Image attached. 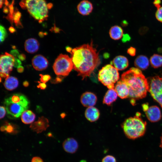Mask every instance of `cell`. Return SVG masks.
I'll return each instance as SVG.
<instances>
[{
  "label": "cell",
  "instance_id": "obj_1",
  "mask_svg": "<svg viewBox=\"0 0 162 162\" xmlns=\"http://www.w3.org/2000/svg\"><path fill=\"white\" fill-rule=\"evenodd\" d=\"M66 49L71 54L73 69L82 80L90 76L100 63L99 53L93 47L92 40L90 44L74 48L67 46Z\"/></svg>",
  "mask_w": 162,
  "mask_h": 162
},
{
  "label": "cell",
  "instance_id": "obj_2",
  "mask_svg": "<svg viewBox=\"0 0 162 162\" xmlns=\"http://www.w3.org/2000/svg\"><path fill=\"white\" fill-rule=\"evenodd\" d=\"M121 80L127 86L129 91V97L135 100L145 97L148 91V80L142 74H137L130 70L121 75Z\"/></svg>",
  "mask_w": 162,
  "mask_h": 162
},
{
  "label": "cell",
  "instance_id": "obj_3",
  "mask_svg": "<svg viewBox=\"0 0 162 162\" xmlns=\"http://www.w3.org/2000/svg\"><path fill=\"white\" fill-rule=\"evenodd\" d=\"M4 104L8 114L17 118L28 108L29 102L25 95L17 93L5 99Z\"/></svg>",
  "mask_w": 162,
  "mask_h": 162
},
{
  "label": "cell",
  "instance_id": "obj_4",
  "mask_svg": "<svg viewBox=\"0 0 162 162\" xmlns=\"http://www.w3.org/2000/svg\"><path fill=\"white\" fill-rule=\"evenodd\" d=\"M146 122L140 117L135 116L126 119L122 127L126 136L128 138L135 139L143 136L145 133Z\"/></svg>",
  "mask_w": 162,
  "mask_h": 162
},
{
  "label": "cell",
  "instance_id": "obj_5",
  "mask_svg": "<svg viewBox=\"0 0 162 162\" xmlns=\"http://www.w3.org/2000/svg\"><path fill=\"white\" fill-rule=\"evenodd\" d=\"M24 5L29 14L39 22L47 18L49 6L45 0H25Z\"/></svg>",
  "mask_w": 162,
  "mask_h": 162
},
{
  "label": "cell",
  "instance_id": "obj_6",
  "mask_svg": "<svg viewBox=\"0 0 162 162\" xmlns=\"http://www.w3.org/2000/svg\"><path fill=\"white\" fill-rule=\"evenodd\" d=\"M98 78L109 89H114L115 83L119 79L118 70L112 65L107 64L99 70Z\"/></svg>",
  "mask_w": 162,
  "mask_h": 162
},
{
  "label": "cell",
  "instance_id": "obj_7",
  "mask_svg": "<svg viewBox=\"0 0 162 162\" xmlns=\"http://www.w3.org/2000/svg\"><path fill=\"white\" fill-rule=\"evenodd\" d=\"M53 68L57 75L64 76L68 75L73 69L71 58L68 55L60 54L56 59Z\"/></svg>",
  "mask_w": 162,
  "mask_h": 162
},
{
  "label": "cell",
  "instance_id": "obj_8",
  "mask_svg": "<svg viewBox=\"0 0 162 162\" xmlns=\"http://www.w3.org/2000/svg\"><path fill=\"white\" fill-rule=\"evenodd\" d=\"M148 82V92L162 108V78L154 76L151 78Z\"/></svg>",
  "mask_w": 162,
  "mask_h": 162
},
{
  "label": "cell",
  "instance_id": "obj_9",
  "mask_svg": "<svg viewBox=\"0 0 162 162\" xmlns=\"http://www.w3.org/2000/svg\"><path fill=\"white\" fill-rule=\"evenodd\" d=\"M15 58L14 56L5 52L0 56V76L2 78L9 76V74L12 70L14 65Z\"/></svg>",
  "mask_w": 162,
  "mask_h": 162
},
{
  "label": "cell",
  "instance_id": "obj_10",
  "mask_svg": "<svg viewBox=\"0 0 162 162\" xmlns=\"http://www.w3.org/2000/svg\"><path fill=\"white\" fill-rule=\"evenodd\" d=\"M32 64L35 70L41 71L47 68L48 65V62L44 56L39 54L33 57L32 60Z\"/></svg>",
  "mask_w": 162,
  "mask_h": 162
},
{
  "label": "cell",
  "instance_id": "obj_11",
  "mask_svg": "<svg viewBox=\"0 0 162 162\" xmlns=\"http://www.w3.org/2000/svg\"><path fill=\"white\" fill-rule=\"evenodd\" d=\"M49 126L48 119L42 116L37 121L32 124L30 127L34 131L39 133L45 131Z\"/></svg>",
  "mask_w": 162,
  "mask_h": 162
},
{
  "label": "cell",
  "instance_id": "obj_12",
  "mask_svg": "<svg viewBox=\"0 0 162 162\" xmlns=\"http://www.w3.org/2000/svg\"><path fill=\"white\" fill-rule=\"evenodd\" d=\"M97 100V96L94 93L87 92L83 93L80 98L82 104L84 106H93L96 104Z\"/></svg>",
  "mask_w": 162,
  "mask_h": 162
},
{
  "label": "cell",
  "instance_id": "obj_13",
  "mask_svg": "<svg viewBox=\"0 0 162 162\" xmlns=\"http://www.w3.org/2000/svg\"><path fill=\"white\" fill-rule=\"evenodd\" d=\"M148 119L152 122L159 121L161 117V114L160 108L156 106H152L149 107L146 112Z\"/></svg>",
  "mask_w": 162,
  "mask_h": 162
},
{
  "label": "cell",
  "instance_id": "obj_14",
  "mask_svg": "<svg viewBox=\"0 0 162 162\" xmlns=\"http://www.w3.org/2000/svg\"><path fill=\"white\" fill-rule=\"evenodd\" d=\"M93 9L92 3L88 0H83L81 1L77 6V9L78 12L83 16L89 15L92 12Z\"/></svg>",
  "mask_w": 162,
  "mask_h": 162
},
{
  "label": "cell",
  "instance_id": "obj_15",
  "mask_svg": "<svg viewBox=\"0 0 162 162\" xmlns=\"http://www.w3.org/2000/svg\"><path fill=\"white\" fill-rule=\"evenodd\" d=\"M62 146L64 150L66 152L73 154L77 150L79 145L76 140L73 138H69L66 139L63 142Z\"/></svg>",
  "mask_w": 162,
  "mask_h": 162
},
{
  "label": "cell",
  "instance_id": "obj_16",
  "mask_svg": "<svg viewBox=\"0 0 162 162\" xmlns=\"http://www.w3.org/2000/svg\"><path fill=\"white\" fill-rule=\"evenodd\" d=\"M118 95L122 99L129 97V91L126 84L122 80L117 82L114 88Z\"/></svg>",
  "mask_w": 162,
  "mask_h": 162
},
{
  "label": "cell",
  "instance_id": "obj_17",
  "mask_svg": "<svg viewBox=\"0 0 162 162\" xmlns=\"http://www.w3.org/2000/svg\"><path fill=\"white\" fill-rule=\"evenodd\" d=\"M113 66L118 70H123L128 66V61L126 57L122 56H117L112 62Z\"/></svg>",
  "mask_w": 162,
  "mask_h": 162
},
{
  "label": "cell",
  "instance_id": "obj_18",
  "mask_svg": "<svg viewBox=\"0 0 162 162\" xmlns=\"http://www.w3.org/2000/svg\"><path fill=\"white\" fill-rule=\"evenodd\" d=\"M39 44L35 39L30 38L26 40L24 44L25 50L28 53H33L38 50Z\"/></svg>",
  "mask_w": 162,
  "mask_h": 162
},
{
  "label": "cell",
  "instance_id": "obj_19",
  "mask_svg": "<svg viewBox=\"0 0 162 162\" xmlns=\"http://www.w3.org/2000/svg\"><path fill=\"white\" fill-rule=\"evenodd\" d=\"M99 110L94 106L88 107L86 110L85 115L86 119L91 122L96 121L100 116Z\"/></svg>",
  "mask_w": 162,
  "mask_h": 162
},
{
  "label": "cell",
  "instance_id": "obj_20",
  "mask_svg": "<svg viewBox=\"0 0 162 162\" xmlns=\"http://www.w3.org/2000/svg\"><path fill=\"white\" fill-rule=\"evenodd\" d=\"M150 61L146 56L141 55L138 56L134 61V64L138 68L141 70H144L148 67Z\"/></svg>",
  "mask_w": 162,
  "mask_h": 162
},
{
  "label": "cell",
  "instance_id": "obj_21",
  "mask_svg": "<svg viewBox=\"0 0 162 162\" xmlns=\"http://www.w3.org/2000/svg\"><path fill=\"white\" fill-rule=\"evenodd\" d=\"M117 94L114 88L109 89L106 92L103 100V103L110 105L117 99Z\"/></svg>",
  "mask_w": 162,
  "mask_h": 162
},
{
  "label": "cell",
  "instance_id": "obj_22",
  "mask_svg": "<svg viewBox=\"0 0 162 162\" xmlns=\"http://www.w3.org/2000/svg\"><path fill=\"white\" fill-rule=\"evenodd\" d=\"M19 82L16 78L12 76H9L6 78L4 85L7 90L11 91L16 88Z\"/></svg>",
  "mask_w": 162,
  "mask_h": 162
},
{
  "label": "cell",
  "instance_id": "obj_23",
  "mask_svg": "<svg viewBox=\"0 0 162 162\" xmlns=\"http://www.w3.org/2000/svg\"><path fill=\"white\" fill-rule=\"evenodd\" d=\"M123 33L122 28L116 25L111 27L109 31L110 38L114 40H118L121 39L123 35Z\"/></svg>",
  "mask_w": 162,
  "mask_h": 162
},
{
  "label": "cell",
  "instance_id": "obj_24",
  "mask_svg": "<svg viewBox=\"0 0 162 162\" xmlns=\"http://www.w3.org/2000/svg\"><path fill=\"white\" fill-rule=\"evenodd\" d=\"M35 114L30 110H26L22 114L21 119L22 122L25 124H29L32 123L35 120Z\"/></svg>",
  "mask_w": 162,
  "mask_h": 162
},
{
  "label": "cell",
  "instance_id": "obj_25",
  "mask_svg": "<svg viewBox=\"0 0 162 162\" xmlns=\"http://www.w3.org/2000/svg\"><path fill=\"white\" fill-rule=\"evenodd\" d=\"M150 62L154 68H158L162 66V56L154 54L150 58Z\"/></svg>",
  "mask_w": 162,
  "mask_h": 162
},
{
  "label": "cell",
  "instance_id": "obj_26",
  "mask_svg": "<svg viewBox=\"0 0 162 162\" xmlns=\"http://www.w3.org/2000/svg\"><path fill=\"white\" fill-rule=\"evenodd\" d=\"M4 126L5 127V131L7 133L14 134L17 133L18 131L16 130V128L15 126L12 124L6 123Z\"/></svg>",
  "mask_w": 162,
  "mask_h": 162
},
{
  "label": "cell",
  "instance_id": "obj_27",
  "mask_svg": "<svg viewBox=\"0 0 162 162\" xmlns=\"http://www.w3.org/2000/svg\"><path fill=\"white\" fill-rule=\"evenodd\" d=\"M0 42H3L6 38L7 34L6 31L4 27L1 25L0 26Z\"/></svg>",
  "mask_w": 162,
  "mask_h": 162
},
{
  "label": "cell",
  "instance_id": "obj_28",
  "mask_svg": "<svg viewBox=\"0 0 162 162\" xmlns=\"http://www.w3.org/2000/svg\"><path fill=\"white\" fill-rule=\"evenodd\" d=\"M102 162H117L116 158L111 155H107L104 157L102 160Z\"/></svg>",
  "mask_w": 162,
  "mask_h": 162
},
{
  "label": "cell",
  "instance_id": "obj_29",
  "mask_svg": "<svg viewBox=\"0 0 162 162\" xmlns=\"http://www.w3.org/2000/svg\"><path fill=\"white\" fill-rule=\"evenodd\" d=\"M155 16L157 20L162 22V7L157 9Z\"/></svg>",
  "mask_w": 162,
  "mask_h": 162
},
{
  "label": "cell",
  "instance_id": "obj_30",
  "mask_svg": "<svg viewBox=\"0 0 162 162\" xmlns=\"http://www.w3.org/2000/svg\"><path fill=\"white\" fill-rule=\"evenodd\" d=\"M40 81L43 83H46L51 79V76L49 75H43L40 74Z\"/></svg>",
  "mask_w": 162,
  "mask_h": 162
},
{
  "label": "cell",
  "instance_id": "obj_31",
  "mask_svg": "<svg viewBox=\"0 0 162 162\" xmlns=\"http://www.w3.org/2000/svg\"><path fill=\"white\" fill-rule=\"evenodd\" d=\"M136 49L133 47H130L127 50V53L131 56H134L136 54Z\"/></svg>",
  "mask_w": 162,
  "mask_h": 162
},
{
  "label": "cell",
  "instance_id": "obj_32",
  "mask_svg": "<svg viewBox=\"0 0 162 162\" xmlns=\"http://www.w3.org/2000/svg\"><path fill=\"white\" fill-rule=\"evenodd\" d=\"M0 119L3 118L6 114V110L5 108L3 106H0Z\"/></svg>",
  "mask_w": 162,
  "mask_h": 162
},
{
  "label": "cell",
  "instance_id": "obj_33",
  "mask_svg": "<svg viewBox=\"0 0 162 162\" xmlns=\"http://www.w3.org/2000/svg\"><path fill=\"white\" fill-rule=\"evenodd\" d=\"M22 64V63L19 59L16 58H15L14 66L15 68H17Z\"/></svg>",
  "mask_w": 162,
  "mask_h": 162
},
{
  "label": "cell",
  "instance_id": "obj_34",
  "mask_svg": "<svg viewBox=\"0 0 162 162\" xmlns=\"http://www.w3.org/2000/svg\"><path fill=\"white\" fill-rule=\"evenodd\" d=\"M130 70L135 74H142L140 69L137 68L132 67L131 68Z\"/></svg>",
  "mask_w": 162,
  "mask_h": 162
},
{
  "label": "cell",
  "instance_id": "obj_35",
  "mask_svg": "<svg viewBox=\"0 0 162 162\" xmlns=\"http://www.w3.org/2000/svg\"><path fill=\"white\" fill-rule=\"evenodd\" d=\"M161 0H154L153 2L154 5L157 9L161 7Z\"/></svg>",
  "mask_w": 162,
  "mask_h": 162
},
{
  "label": "cell",
  "instance_id": "obj_36",
  "mask_svg": "<svg viewBox=\"0 0 162 162\" xmlns=\"http://www.w3.org/2000/svg\"><path fill=\"white\" fill-rule=\"evenodd\" d=\"M63 77L61 76L58 75L55 79L52 80L51 82L52 83H56L61 82L62 80Z\"/></svg>",
  "mask_w": 162,
  "mask_h": 162
},
{
  "label": "cell",
  "instance_id": "obj_37",
  "mask_svg": "<svg viewBox=\"0 0 162 162\" xmlns=\"http://www.w3.org/2000/svg\"><path fill=\"white\" fill-rule=\"evenodd\" d=\"M31 162H44V161L40 158L36 156L32 158Z\"/></svg>",
  "mask_w": 162,
  "mask_h": 162
},
{
  "label": "cell",
  "instance_id": "obj_38",
  "mask_svg": "<svg viewBox=\"0 0 162 162\" xmlns=\"http://www.w3.org/2000/svg\"><path fill=\"white\" fill-rule=\"evenodd\" d=\"M10 54L13 56L16 57H18L19 55V52L16 49L11 50L10 52Z\"/></svg>",
  "mask_w": 162,
  "mask_h": 162
},
{
  "label": "cell",
  "instance_id": "obj_39",
  "mask_svg": "<svg viewBox=\"0 0 162 162\" xmlns=\"http://www.w3.org/2000/svg\"><path fill=\"white\" fill-rule=\"evenodd\" d=\"M122 41L123 42L129 41L130 39V37L128 34H126L123 35Z\"/></svg>",
  "mask_w": 162,
  "mask_h": 162
},
{
  "label": "cell",
  "instance_id": "obj_40",
  "mask_svg": "<svg viewBox=\"0 0 162 162\" xmlns=\"http://www.w3.org/2000/svg\"><path fill=\"white\" fill-rule=\"evenodd\" d=\"M142 107L143 111L146 112L149 108V104L147 103L144 104L142 105Z\"/></svg>",
  "mask_w": 162,
  "mask_h": 162
},
{
  "label": "cell",
  "instance_id": "obj_41",
  "mask_svg": "<svg viewBox=\"0 0 162 162\" xmlns=\"http://www.w3.org/2000/svg\"><path fill=\"white\" fill-rule=\"evenodd\" d=\"M46 85L45 83L40 82L37 87L38 88H40L41 89H44L46 88Z\"/></svg>",
  "mask_w": 162,
  "mask_h": 162
},
{
  "label": "cell",
  "instance_id": "obj_42",
  "mask_svg": "<svg viewBox=\"0 0 162 162\" xmlns=\"http://www.w3.org/2000/svg\"><path fill=\"white\" fill-rule=\"evenodd\" d=\"M18 57L19 59L22 61L25 60L26 58V56L24 54H20Z\"/></svg>",
  "mask_w": 162,
  "mask_h": 162
},
{
  "label": "cell",
  "instance_id": "obj_43",
  "mask_svg": "<svg viewBox=\"0 0 162 162\" xmlns=\"http://www.w3.org/2000/svg\"><path fill=\"white\" fill-rule=\"evenodd\" d=\"M17 70L19 73H22L24 71V68L22 66H20L17 68Z\"/></svg>",
  "mask_w": 162,
  "mask_h": 162
},
{
  "label": "cell",
  "instance_id": "obj_44",
  "mask_svg": "<svg viewBox=\"0 0 162 162\" xmlns=\"http://www.w3.org/2000/svg\"><path fill=\"white\" fill-rule=\"evenodd\" d=\"M147 28L146 27L141 28L140 30V32L141 34H144L147 30Z\"/></svg>",
  "mask_w": 162,
  "mask_h": 162
},
{
  "label": "cell",
  "instance_id": "obj_45",
  "mask_svg": "<svg viewBox=\"0 0 162 162\" xmlns=\"http://www.w3.org/2000/svg\"><path fill=\"white\" fill-rule=\"evenodd\" d=\"M9 31L11 33H13L16 31L15 29L13 27L11 26L9 28Z\"/></svg>",
  "mask_w": 162,
  "mask_h": 162
},
{
  "label": "cell",
  "instance_id": "obj_46",
  "mask_svg": "<svg viewBox=\"0 0 162 162\" xmlns=\"http://www.w3.org/2000/svg\"><path fill=\"white\" fill-rule=\"evenodd\" d=\"M53 30L54 31L55 33H58L59 32L60 30L58 28L56 27V26H55L53 28Z\"/></svg>",
  "mask_w": 162,
  "mask_h": 162
},
{
  "label": "cell",
  "instance_id": "obj_47",
  "mask_svg": "<svg viewBox=\"0 0 162 162\" xmlns=\"http://www.w3.org/2000/svg\"><path fill=\"white\" fill-rule=\"evenodd\" d=\"M23 84L24 86L25 87H27L28 86L29 83L28 81H25L23 82Z\"/></svg>",
  "mask_w": 162,
  "mask_h": 162
},
{
  "label": "cell",
  "instance_id": "obj_48",
  "mask_svg": "<svg viewBox=\"0 0 162 162\" xmlns=\"http://www.w3.org/2000/svg\"><path fill=\"white\" fill-rule=\"evenodd\" d=\"M46 34L44 32H40L39 33V35L40 37H42L45 35Z\"/></svg>",
  "mask_w": 162,
  "mask_h": 162
},
{
  "label": "cell",
  "instance_id": "obj_49",
  "mask_svg": "<svg viewBox=\"0 0 162 162\" xmlns=\"http://www.w3.org/2000/svg\"><path fill=\"white\" fill-rule=\"evenodd\" d=\"M130 102L132 105H134L136 103L135 100L133 99H131Z\"/></svg>",
  "mask_w": 162,
  "mask_h": 162
},
{
  "label": "cell",
  "instance_id": "obj_50",
  "mask_svg": "<svg viewBox=\"0 0 162 162\" xmlns=\"http://www.w3.org/2000/svg\"><path fill=\"white\" fill-rule=\"evenodd\" d=\"M0 130L1 131H5V126L4 125L2 126L0 128Z\"/></svg>",
  "mask_w": 162,
  "mask_h": 162
},
{
  "label": "cell",
  "instance_id": "obj_51",
  "mask_svg": "<svg viewBox=\"0 0 162 162\" xmlns=\"http://www.w3.org/2000/svg\"><path fill=\"white\" fill-rule=\"evenodd\" d=\"M160 147L162 148V134L160 138Z\"/></svg>",
  "mask_w": 162,
  "mask_h": 162
},
{
  "label": "cell",
  "instance_id": "obj_52",
  "mask_svg": "<svg viewBox=\"0 0 162 162\" xmlns=\"http://www.w3.org/2000/svg\"><path fill=\"white\" fill-rule=\"evenodd\" d=\"M3 0H0V7L1 8L2 6V4H3Z\"/></svg>",
  "mask_w": 162,
  "mask_h": 162
},
{
  "label": "cell",
  "instance_id": "obj_53",
  "mask_svg": "<svg viewBox=\"0 0 162 162\" xmlns=\"http://www.w3.org/2000/svg\"><path fill=\"white\" fill-rule=\"evenodd\" d=\"M80 162H87L85 160H81Z\"/></svg>",
  "mask_w": 162,
  "mask_h": 162
}]
</instances>
